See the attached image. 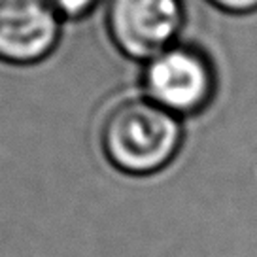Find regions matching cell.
<instances>
[{"label":"cell","instance_id":"cell-1","mask_svg":"<svg viewBox=\"0 0 257 257\" xmlns=\"http://www.w3.org/2000/svg\"><path fill=\"white\" fill-rule=\"evenodd\" d=\"M100 140L115 169L144 176L161 170L176 155L182 123L150 98H131L106 115Z\"/></svg>","mask_w":257,"mask_h":257},{"label":"cell","instance_id":"cell-2","mask_svg":"<svg viewBox=\"0 0 257 257\" xmlns=\"http://www.w3.org/2000/svg\"><path fill=\"white\" fill-rule=\"evenodd\" d=\"M142 83L146 98L174 115H189L210 102L216 76L202 51L174 44L146 63Z\"/></svg>","mask_w":257,"mask_h":257},{"label":"cell","instance_id":"cell-3","mask_svg":"<svg viewBox=\"0 0 257 257\" xmlns=\"http://www.w3.org/2000/svg\"><path fill=\"white\" fill-rule=\"evenodd\" d=\"M185 21L184 0H108L106 29L128 59L150 61L176 44Z\"/></svg>","mask_w":257,"mask_h":257},{"label":"cell","instance_id":"cell-4","mask_svg":"<svg viewBox=\"0 0 257 257\" xmlns=\"http://www.w3.org/2000/svg\"><path fill=\"white\" fill-rule=\"evenodd\" d=\"M61 21L48 0H0V61L38 63L55 49Z\"/></svg>","mask_w":257,"mask_h":257},{"label":"cell","instance_id":"cell-5","mask_svg":"<svg viewBox=\"0 0 257 257\" xmlns=\"http://www.w3.org/2000/svg\"><path fill=\"white\" fill-rule=\"evenodd\" d=\"M63 19H81L100 4V0H48Z\"/></svg>","mask_w":257,"mask_h":257},{"label":"cell","instance_id":"cell-6","mask_svg":"<svg viewBox=\"0 0 257 257\" xmlns=\"http://www.w3.org/2000/svg\"><path fill=\"white\" fill-rule=\"evenodd\" d=\"M212 6L233 16H248L257 12V0H208Z\"/></svg>","mask_w":257,"mask_h":257}]
</instances>
